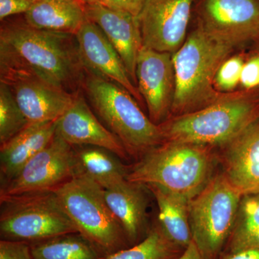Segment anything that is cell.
Returning <instances> with one entry per match:
<instances>
[{
  "label": "cell",
  "mask_w": 259,
  "mask_h": 259,
  "mask_svg": "<svg viewBox=\"0 0 259 259\" xmlns=\"http://www.w3.org/2000/svg\"><path fill=\"white\" fill-rule=\"evenodd\" d=\"M74 35L83 67L117 83L141 101L139 89L130 77L120 56L96 24L87 19Z\"/></svg>",
  "instance_id": "13"
},
{
  "label": "cell",
  "mask_w": 259,
  "mask_h": 259,
  "mask_svg": "<svg viewBox=\"0 0 259 259\" xmlns=\"http://www.w3.org/2000/svg\"><path fill=\"white\" fill-rule=\"evenodd\" d=\"M255 41L256 42L257 44H258V45L259 46V35L257 37V38L255 39Z\"/></svg>",
  "instance_id": "34"
},
{
  "label": "cell",
  "mask_w": 259,
  "mask_h": 259,
  "mask_svg": "<svg viewBox=\"0 0 259 259\" xmlns=\"http://www.w3.org/2000/svg\"><path fill=\"white\" fill-rule=\"evenodd\" d=\"M74 35L8 24L0 31L1 81L37 79L67 92L79 81L81 68Z\"/></svg>",
  "instance_id": "1"
},
{
  "label": "cell",
  "mask_w": 259,
  "mask_h": 259,
  "mask_svg": "<svg viewBox=\"0 0 259 259\" xmlns=\"http://www.w3.org/2000/svg\"><path fill=\"white\" fill-rule=\"evenodd\" d=\"M233 49L211 36L199 25L172 54L175 74L172 111L184 115L224 97L214 89V79Z\"/></svg>",
  "instance_id": "3"
},
{
  "label": "cell",
  "mask_w": 259,
  "mask_h": 259,
  "mask_svg": "<svg viewBox=\"0 0 259 259\" xmlns=\"http://www.w3.org/2000/svg\"><path fill=\"white\" fill-rule=\"evenodd\" d=\"M138 89L147 105L149 118L156 125L171 111L175 94L172 54L143 47L136 66Z\"/></svg>",
  "instance_id": "12"
},
{
  "label": "cell",
  "mask_w": 259,
  "mask_h": 259,
  "mask_svg": "<svg viewBox=\"0 0 259 259\" xmlns=\"http://www.w3.org/2000/svg\"><path fill=\"white\" fill-rule=\"evenodd\" d=\"M6 83L29 123L55 122L74 101V95L68 92L34 78H19Z\"/></svg>",
  "instance_id": "17"
},
{
  "label": "cell",
  "mask_w": 259,
  "mask_h": 259,
  "mask_svg": "<svg viewBox=\"0 0 259 259\" xmlns=\"http://www.w3.org/2000/svg\"><path fill=\"white\" fill-rule=\"evenodd\" d=\"M37 0H0V20L11 15L25 13Z\"/></svg>",
  "instance_id": "30"
},
{
  "label": "cell",
  "mask_w": 259,
  "mask_h": 259,
  "mask_svg": "<svg viewBox=\"0 0 259 259\" xmlns=\"http://www.w3.org/2000/svg\"><path fill=\"white\" fill-rule=\"evenodd\" d=\"M78 233L107 255L126 248L125 232L105 198L104 189L83 174L54 190Z\"/></svg>",
  "instance_id": "6"
},
{
  "label": "cell",
  "mask_w": 259,
  "mask_h": 259,
  "mask_svg": "<svg viewBox=\"0 0 259 259\" xmlns=\"http://www.w3.org/2000/svg\"><path fill=\"white\" fill-rule=\"evenodd\" d=\"M259 236V192L242 196L234 227L228 242V253L251 247Z\"/></svg>",
  "instance_id": "24"
},
{
  "label": "cell",
  "mask_w": 259,
  "mask_h": 259,
  "mask_svg": "<svg viewBox=\"0 0 259 259\" xmlns=\"http://www.w3.org/2000/svg\"><path fill=\"white\" fill-rule=\"evenodd\" d=\"M56 133L73 146L104 148L121 159H127L130 156L120 140L102 125L84 99L78 95L74 96L64 115L56 120Z\"/></svg>",
  "instance_id": "15"
},
{
  "label": "cell",
  "mask_w": 259,
  "mask_h": 259,
  "mask_svg": "<svg viewBox=\"0 0 259 259\" xmlns=\"http://www.w3.org/2000/svg\"><path fill=\"white\" fill-rule=\"evenodd\" d=\"M92 106L130 154L141 155L164 141L161 125L145 115L125 89L95 74L84 81Z\"/></svg>",
  "instance_id": "4"
},
{
  "label": "cell",
  "mask_w": 259,
  "mask_h": 259,
  "mask_svg": "<svg viewBox=\"0 0 259 259\" xmlns=\"http://www.w3.org/2000/svg\"><path fill=\"white\" fill-rule=\"evenodd\" d=\"M55 122L29 123L0 148L1 186L8 183L55 136Z\"/></svg>",
  "instance_id": "18"
},
{
  "label": "cell",
  "mask_w": 259,
  "mask_h": 259,
  "mask_svg": "<svg viewBox=\"0 0 259 259\" xmlns=\"http://www.w3.org/2000/svg\"><path fill=\"white\" fill-rule=\"evenodd\" d=\"M213 167L207 146L165 141L141 156L127 180L156 186L190 202L212 180Z\"/></svg>",
  "instance_id": "2"
},
{
  "label": "cell",
  "mask_w": 259,
  "mask_h": 259,
  "mask_svg": "<svg viewBox=\"0 0 259 259\" xmlns=\"http://www.w3.org/2000/svg\"><path fill=\"white\" fill-rule=\"evenodd\" d=\"M74 147L77 174L95 181L104 190L127 180L128 171L116 155L104 148L91 146Z\"/></svg>",
  "instance_id": "22"
},
{
  "label": "cell",
  "mask_w": 259,
  "mask_h": 259,
  "mask_svg": "<svg viewBox=\"0 0 259 259\" xmlns=\"http://www.w3.org/2000/svg\"><path fill=\"white\" fill-rule=\"evenodd\" d=\"M152 192L158 208L159 226L167 238L184 250L192 241L189 220V203L182 197L156 186H145Z\"/></svg>",
  "instance_id": "21"
},
{
  "label": "cell",
  "mask_w": 259,
  "mask_h": 259,
  "mask_svg": "<svg viewBox=\"0 0 259 259\" xmlns=\"http://www.w3.org/2000/svg\"><path fill=\"white\" fill-rule=\"evenodd\" d=\"M0 259H34L28 242L1 239Z\"/></svg>",
  "instance_id": "28"
},
{
  "label": "cell",
  "mask_w": 259,
  "mask_h": 259,
  "mask_svg": "<svg viewBox=\"0 0 259 259\" xmlns=\"http://www.w3.org/2000/svg\"><path fill=\"white\" fill-rule=\"evenodd\" d=\"M83 8L87 18L101 29L115 48L136 85L138 56L143 47L139 18L126 12L112 9L95 0L84 2Z\"/></svg>",
  "instance_id": "14"
},
{
  "label": "cell",
  "mask_w": 259,
  "mask_h": 259,
  "mask_svg": "<svg viewBox=\"0 0 259 259\" xmlns=\"http://www.w3.org/2000/svg\"><path fill=\"white\" fill-rule=\"evenodd\" d=\"M244 61L241 56L226 59L220 66L214 79V86L221 91H230L241 81Z\"/></svg>",
  "instance_id": "27"
},
{
  "label": "cell",
  "mask_w": 259,
  "mask_h": 259,
  "mask_svg": "<svg viewBox=\"0 0 259 259\" xmlns=\"http://www.w3.org/2000/svg\"><path fill=\"white\" fill-rule=\"evenodd\" d=\"M227 180L242 196L259 192V117L224 145Z\"/></svg>",
  "instance_id": "16"
},
{
  "label": "cell",
  "mask_w": 259,
  "mask_h": 259,
  "mask_svg": "<svg viewBox=\"0 0 259 259\" xmlns=\"http://www.w3.org/2000/svg\"><path fill=\"white\" fill-rule=\"evenodd\" d=\"M2 239L35 243L78 233L54 191L0 197Z\"/></svg>",
  "instance_id": "7"
},
{
  "label": "cell",
  "mask_w": 259,
  "mask_h": 259,
  "mask_svg": "<svg viewBox=\"0 0 259 259\" xmlns=\"http://www.w3.org/2000/svg\"><path fill=\"white\" fill-rule=\"evenodd\" d=\"M240 83L246 90L259 87V54L244 63Z\"/></svg>",
  "instance_id": "29"
},
{
  "label": "cell",
  "mask_w": 259,
  "mask_h": 259,
  "mask_svg": "<svg viewBox=\"0 0 259 259\" xmlns=\"http://www.w3.org/2000/svg\"><path fill=\"white\" fill-rule=\"evenodd\" d=\"M90 1H92V0H90Z\"/></svg>",
  "instance_id": "37"
},
{
  "label": "cell",
  "mask_w": 259,
  "mask_h": 259,
  "mask_svg": "<svg viewBox=\"0 0 259 259\" xmlns=\"http://www.w3.org/2000/svg\"><path fill=\"white\" fill-rule=\"evenodd\" d=\"M34 259H103L96 247L79 233L30 243Z\"/></svg>",
  "instance_id": "23"
},
{
  "label": "cell",
  "mask_w": 259,
  "mask_h": 259,
  "mask_svg": "<svg viewBox=\"0 0 259 259\" xmlns=\"http://www.w3.org/2000/svg\"><path fill=\"white\" fill-rule=\"evenodd\" d=\"M143 187L125 180L104 190L110 210L125 232L127 241L132 245L139 243L146 226L147 199Z\"/></svg>",
  "instance_id": "19"
},
{
  "label": "cell",
  "mask_w": 259,
  "mask_h": 259,
  "mask_svg": "<svg viewBox=\"0 0 259 259\" xmlns=\"http://www.w3.org/2000/svg\"><path fill=\"white\" fill-rule=\"evenodd\" d=\"M221 259H259V248H248L230 252Z\"/></svg>",
  "instance_id": "32"
},
{
  "label": "cell",
  "mask_w": 259,
  "mask_h": 259,
  "mask_svg": "<svg viewBox=\"0 0 259 259\" xmlns=\"http://www.w3.org/2000/svg\"><path fill=\"white\" fill-rule=\"evenodd\" d=\"M194 0H146L139 17L143 47L173 54L185 42Z\"/></svg>",
  "instance_id": "11"
},
{
  "label": "cell",
  "mask_w": 259,
  "mask_h": 259,
  "mask_svg": "<svg viewBox=\"0 0 259 259\" xmlns=\"http://www.w3.org/2000/svg\"><path fill=\"white\" fill-rule=\"evenodd\" d=\"M182 250L157 226L153 227L142 241L103 259H175L182 253Z\"/></svg>",
  "instance_id": "25"
},
{
  "label": "cell",
  "mask_w": 259,
  "mask_h": 259,
  "mask_svg": "<svg viewBox=\"0 0 259 259\" xmlns=\"http://www.w3.org/2000/svg\"><path fill=\"white\" fill-rule=\"evenodd\" d=\"M241 197L221 174L189 203L192 241L204 259H217L228 244Z\"/></svg>",
  "instance_id": "8"
},
{
  "label": "cell",
  "mask_w": 259,
  "mask_h": 259,
  "mask_svg": "<svg viewBox=\"0 0 259 259\" xmlns=\"http://www.w3.org/2000/svg\"><path fill=\"white\" fill-rule=\"evenodd\" d=\"M175 259H204L193 241Z\"/></svg>",
  "instance_id": "33"
},
{
  "label": "cell",
  "mask_w": 259,
  "mask_h": 259,
  "mask_svg": "<svg viewBox=\"0 0 259 259\" xmlns=\"http://www.w3.org/2000/svg\"><path fill=\"white\" fill-rule=\"evenodd\" d=\"M92 1H93V0H92ZM95 1L99 2L100 0H95Z\"/></svg>",
  "instance_id": "36"
},
{
  "label": "cell",
  "mask_w": 259,
  "mask_h": 259,
  "mask_svg": "<svg viewBox=\"0 0 259 259\" xmlns=\"http://www.w3.org/2000/svg\"><path fill=\"white\" fill-rule=\"evenodd\" d=\"M258 103L251 97H224L161 125L163 140L203 146H224L258 117Z\"/></svg>",
  "instance_id": "5"
},
{
  "label": "cell",
  "mask_w": 259,
  "mask_h": 259,
  "mask_svg": "<svg viewBox=\"0 0 259 259\" xmlns=\"http://www.w3.org/2000/svg\"><path fill=\"white\" fill-rule=\"evenodd\" d=\"M83 3L80 0H37L25 13V23L38 30L75 35L88 19Z\"/></svg>",
  "instance_id": "20"
},
{
  "label": "cell",
  "mask_w": 259,
  "mask_h": 259,
  "mask_svg": "<svg viewBox=\"0 0 259 259\" xmlns=\"http://www.w3.org/2000/svg\"><path fill=\"white\" fill-rule=\"evenodd\" d=\"M199 25L232 48L259 35V0H203Z\"/></svg>",
  "instance_id": "10"
},
{
  "label": "cell",
  "mask_w": 259,
  "mask_h": 259,
  "mask_svg": "<svg viewBox=\"0 0 259 259\" xmlns=\"http://www.w3.org/2000/svg\"><path fill=\"white\" fill-rule=\"evenodd\" d=\"M28 124L10 87L0 81V144L8 142Z\"/></svg>",
  "instance_id": "26"
},
{
  "label": "cell",
  "mask_w": 259,
  "mask_h": 259,
  "mask_svg": "<svg viewBox=\"0 0 259 259\" xmlns=\"http://www.w3.org/2000/svg\"><path fill=\"white\" fill-rule=\"evenodd\" d=\"M146 0H100L98 3L108 8L130 13L139 18Z\"/></svg>",
  "instance_id": "31"
},
{
  "label": "cell",
  "mask_w": 259,
  "mask_h": 259,
  "mask_svg": "<svg viewBox=\"0 0 259 259\" xmlns=\"http://www.w3.org/2000/svg\"><path fill=\"white\" fill-rule=\"evenodd\" d=\"M80 1H82V2H89V1H90V0H80Z\"/></svg>",
  "instance_id": "35"
},
{
  "label": "cell",
  "mask_w": 259,
  "mask_h": 259,
  "mask_svg": "<svg viewBox=\"0 0 259 259\" xmlns=\"http://www.w3.org/2000/svg\"><path fill=\"white\" fill-rule=\"evenodd\" d=\"M76 174L74 146L56 133L47 147L32 157L13 180L1 186L0 197L54 191Z\"/></svg>",
  "instance_id": "9"
}]
</instances>
